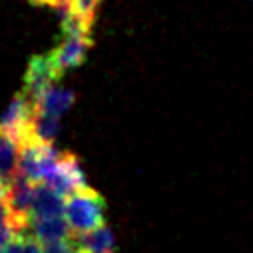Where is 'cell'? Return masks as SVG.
Listing matches in <instances>:
<instances>
[{
  "instance_id": "obj_1",
  "label": "cell",
  "mask_w": 253,
  "mask_h": 253,
  "mask_svg": "<svg viewBox=\"0 0 253 253\" xmlns=\"http://www.w3.org/2000/svg\"><path fill=\"white\" fill-rule=\"evenodd\" d=\"M107 202L93 188L77 190L65 200V219L73 233H85L105 225Z\"/></svg>"
},
{
  "instance_id": "obj_2",
  "label": "cell",
  "mask_w": 253,
  "mask_h": 253,
  "mask_svg": "<svg viewBox=\"0 0 253 253\" xmlns=\"http://www.w3.org/2000/svg\"><path fill=\"white\" fill-rule=\"evenodd\" d=\"M63 152L53 148V144L24 140L20 142V160H18V174L32 180L43 182L59 164Z\"/></svg>"
},
{
  "instance_id": "obj_3",
  "label": "cell",
  "mask_w": 253,
  "mask_h": 253,
  "mask_svg": "<svg viewBox=\"0 0 253 253\" xmlns=\"http://www.w3.org/2000/svg\"><path fill=\"white\" fill-rule=\"evenodd\" d=\"M61 75H63V71H61V67L57 65V61L53 59L51 51L32 55L30 61H28L26 75H24L22 93L36 105L38 99H40V95H42L49 85H55V83L61 79Z\"/></svg>"
},
{
  "instance_id": "obj_4",
  "label": "cell",
  "mask_w": 253,
  "mask_h": 253,
  "mask_svg": "<svg viewBox=\"0 0 253 253\" xmlns=\"http://www.w3.org/2000/svg\"><path fill=\"white\" fill-rule=\"evenodd\" d=\"M43 182L47 186H51L53 190H57L61 196H69L77 190L89 188L87 176L81 168V162L73 152H63L59 164L55 166V170Z\"/></svg>"
},
{
  "instance_id": "obj_5",
  "label": "cell",
  "mask_w": 253,
  "mask_h": 253,
  "mask_svg": "<svg viewBox=\"0 0 253 253\" xmlns=\"http://www.w3.org/2000/svg\"><path fill=\"white\" fill-rule=\"evenodd\" d=\"M89 47H91L89 32H63V40L51 49V55L65 73L69 69L79 67L85 61Z\"/></svg>"
},
{
  "instance_id": "obj_6",
  "label": "cell",
  "mask_w": 253,
  "mask_h": 253,
  "mask_svg": "<svg viewBox=\"0 0 253 253\" xmlns=\"http://www.w3.org/2000/svg\"><path fill=\"white\" fill-rule=\"evenodd\" d=\"M34 111H36V105L22 91L16 93L10 105L6 107L4 115L0 117V130L16 136L22 142L28 134V126L34 117Z\"/></svg>"
},
{
  "instance_id": "obj_7",
  "label": "cell",
  "mask_w": 253,
  "mask_h": 253,
  "mask_svg": "<svg viewBox=\"0 0 253 253\" xmlns=\"http://www.w3.org/2000/svg\"><path fill=\"white\" fill-rule=\"evenodd\" d=\"M65 213V202L63 196L47 186L45 182H36L34 200L30 208V219L36 217H49V215H63Z\"/></svg>"
},
{
  "instance_id": "obj_8",
  "label": "cell",
  "mask_w": 253,
  "mask_h": 253,
  "mask_svg": "<svg viewBox=\"0 0 253 253\" xmlns=\"http://www.w3.org/2000/svg\"><path fill=\"white\" fill-rule=\"evenodd\" d=\"M77 253H115V233L109 225L95 227L85 233H73L71 237Z\"/></svg>"
},
{
  "instance_id": "obj_9",
  "label": "cell",
  "mask_w": 253,
  "mask_h": 253,
  "mask_svg": "<svg viewBox=\"0 0 253 253\" xmlns=\"http://www.w3.org/2000/svg\"><path fill=\"white\" fill-rule=\"evenodd\" d=\"M28 229L42 243L63 241V239H69L73 235V231H71V227H69V223L63 215H49V217L30 219Z\"/></svg>"
},
{
  "instance_id": "obj_10",
  "label": "cell",
  "mask_w": 253,
  "mask_h": 253,
  "mask_svg": "<svg viewBox=\"0 0 253 253\" xmlns=\"http://www.w3.org/2000/svg\"><path fill=\"white\" fill-rule=\"evenodd\" d=\"M75 91L69 89V87H57V85H49L38 99L36 103V109L40 111H45V113H51V115H65L73 103H75Z\"/></svg>"
},
{
  "instance_id": "obj_11",
  "label": "cell",
  "mask_w": 253,
  "mask_h": 253,
  "mask_svg": "<svg viewBox=\"0 0 253 253\" xmlns=\"http://www.w3.org/2000/svg\"><path fill=\"white\" fill-rule=\"evenodd\" d=\"M18 160H20V140L0 130V182L12 184V180L18 176Z\"/></svg>"
},
{
  "instance_id": "obj_12",
  "label": "cell",
  "mask_w": 253,
  "mask_h": 253,
  "mask_svg": "<svg viewBox=\"0 0 253 253\" xmlns=\"http://www.w3.org/2000/svg\"><path fill=\"white\" fill-rule=\"evenodd\" d=\"M57 132H59V117L36 109L34 111V117L30 121V126H28V134H26L24 140H34V142H45V144H49V142H53V138L57 136Z\"/></svg>"
},
{
  "instance_id": "obj_13",
  "label": "cell",
  "mask_w": 253,
  "mask_h": 253,
  "mask_svg": "<svg viewBox=\"0 0 253 253\" xmlns=\"http://www.w3.org/2000/svg\"><path fill=\"white\" fill-rule=\"evenodd\" d=\"M40 243H42V241H38V239L30 233V229H20L18 235H16V237L12 239V243L8 245L6 253H43V249H42Z\"/></svg>"
},
{
  "instance_id": "obj_14",
  "label": "cell",
  "mask_w": 253,
  "mask_h": 253,
  "mask_svg": "<svg viewBox=\"0 0 253 253\" xmlns=\"http://www.w3.org/2000/svg\"><path fill=\"white\" fill-rule=\"evenodd\" d=\"M71 2H73V10L77 12V16L85 24L93 26L95 16H97V8H99V2L101 0H71Z\"/></svg>"
},
{
  "instance_id": "obj_15",
  "label": "cell",
  "mask_w": 253,
  "mask_h": 253,
  "mask_svg": "<svg viewBox=\"0 0 253 253\" xmlns=\"http://www.w3.org/2000/svg\"><path fill=\"white\" fill-rule=\"evenodd\" d=\"M43 253H77L71 237L63 239V241H51V243H43Z\"/></svg>"
},
{
  "instance_id": "obj_16",
  "label": "cell",
  "mask_w": 253,
  "mask_h": 253,
  "mask_svg": "<svg viewBox=\"0 0 253 253\" xmlns=\"http://www.w3.org/2000/svg\"><path fill=\"white\" fill-rule=\"evenodd\" d=\"M28 2H32L34 6H49V8H55L63 0H28Z\"/></svg>"
}]
</instances>
